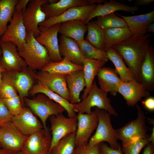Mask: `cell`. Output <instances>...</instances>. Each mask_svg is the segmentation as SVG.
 <instances>
[{
  "instance_id": "6da1fadb",
  "label": "cell",
  "mask_w": 154,
  "mask_h": 154,
  "mask_svg": "<svg viewBox=\"0 0 154 154\" xmlns=\"http://www.w3.org/2000/svg\"><path fill=\"white\" fill-rule=\"evenodd\" d=\"M151 33L143 36L132 35L112 48L122 57L138 82L140 67L150 46Z\"/></svg>"
},
{
  "instance_id": "7a4b0ae2",
  "label": "cell",
  "mask_w": 154,
  "mask_h": 154,
  "mask_svg": "<svg viewBox=\"0 0 154 154\" xmlns=\"http://www.w3.org/2000/svg\"><path fill=\"white\" fill-rule=\"evenodd\" d=\"M17 50L28 66L34 71L42 70L51 61L48 50L37 41L32 31L27 32L26 42Z\"/></svg>"
},
{
  "instance_id": "3957f363",
  "label": "cell",
  "mask_w": 154,
  "mask_h": 154,
  "mask_svg": "<svg viewBox=\"0 0 154 154\" xmlns=\"http://www.w3.org/2000/svg\"><path fill=\"white\" fill-rule=\"evenodd\" d=\"M111 100L107 93L102 90L94 81L86 98L80 103L72 104L74 111L78 113H91V108L95 107L104 110L110 115L117 116V113L110 104Z\"/></svg>"
},
{
  "instance_id": "277c9868",
  "label": "cell",
  "mask_w": 154,
  "mask_h": 154,
  "mask_svg": "<svg viewBox=\"0 0 154 154\" xmlns=\"http://www.w3.org/2000/svg\"><path fill=\"white\" fill-rule=\"evenodd\" d=\"M24 102L27 107L40 118L45 130L48 128L46 122L50 116H56L66 111L60 104L42 93L38 94L32 98L25 97Z\"/></svg>"
},
{
  "instance_id": "5b68a950",
  "label": "cell",
  "mask_w": 154,
  "mask_h": 154,
  "mask_svg": "<svg viewBox=\"0 0 154 154\" xmlns=\"http://www.w3.org/2000/svg\"><path fill=\"white\" fill-rule=\"evenodd\" d=\"M98 118V123L96 131L88 142L90 146H94L103 142L108 143L110 147L117 149L120 146L115 129L113 128L111 123L110 115L105 111L95 107Z\"/></svg>"
},
{
  "instance_id": "8992f818",
  "label": "cell",
  "mask_w": 154,
  "mask_h": 154,
  "mask_svg": "<svg viewBox=\"0 0 154 154\" xmlns=\"http://www.w3.org/2000/svg\"><path fill=\"white\" fill-rule=\"evenodd\" d=\"M2 79L9 82L15 88L24 106V98L29 96L30 91L38 81L37 73L28 66L20 71L4 72Z\"/></svg>"
},
{
  "instance_id": "52a82bcc",
  "label": "cell",
  "mask_w": 154,
  "mask_h": 154,
  "mask_svg": "<svg viewBox=\"0 0 154 154\" xmlns=\"http://www.w3.org/2000/svg\"><path fill=\"white\" fill-rule=\"evenodd\" d=\"M136 105L138 113L137 118L115 130L118 139L122 141V145L135 139H144L149 136L147 133L144 114L138 105Z\"/></svg>"
},
{
  "instance_id": "ba28073f",
  "label": "cell",
  "mask_w": 154,
  "mask_h": 154,
  "mask_svg": "<svg viewBox=\"0 0 154 154\" xmlns=\"http://www.w3.org/2000/svg\"><path fill=\"white\" fill-rule=\"evenodd\" d=\"M48 119L50 123L49 130L52 135L50 152L61 139L70 134L76 133L78 121L77 117H67L63 113L56 116H51Z\"/></svg>"
},
{
  "instance_id": "9c48e42d",
  "label": "cell",
  "mask_w": 154,
  "mask_h": 154,
  "mask_svg": "<svg viewBox=\"0 0 154 154\" xmlns=\"http://www.w3.org/2000/svg\"><path fill=\"white\" fill-rule=\"evenodd\" d=\"M23 10L15 9L9 25L0 39V42H11L17 48L26 42L27 31L23 19Z\"/></svg>"
},
{
  "instance_id": "30bf717a",
  "label": "cell",
  "mask_w": 154,
  "mask_h": 154,
  "mask_svg": "<svg viewBox=\"0 0 154 154\" xmlns=\"http://www.w3.org/2000/svg\"><path fill=\"white\" fill-rule=\"evenodd\" d=\"M61 23L57 24L48 27L39 26V35L35 38L40 44L48 50L51 61L58 62L63 58L60 54L58 34Z\"/></svg>"
},
{
  "instance_id": "8fae6325",
  "label": "cell",
  "mask_w": 154,
  "mask_h": 154,
  "mask_svg": "<svg viewBox=\"0 0 154 154\" xmlns=\"http://www.w3.org/2000/svg\"><path fill=\"white\" fill-rule=\"evenodd\" d=\"M47 0H29L28 6L23 12L24 24L27 32L32 31L35 37L39 35V25L46 19L41 6Z\"/></svg>"
},
{
  "instance_id": "7c38bea8",
  "label": "cell",
  "mask_w": 154,
  "mask_h": 154,
  "mask_svg": "<svg viewBox=\"0 0 154 154\" xmlns=\"http://www.w3.org/2000/svg\"><path fill=\"white\" fill-rule=\"evenodd\" d=\"M51 140L49 128L42 129L28 136L21 151L25 154H49Z\"/></svg>"
},
{
  "instance_id": "4fadbf2b",
  "label": "cell",
  "mask_w": 154,
  "mask_h": 154,
  "mask_svg": "<svg viewBox=\"0 0 154 154\" xmlns=\"http://www.w3.org/2000/svg\"><path fill=\"white\" fill-rule=\"evenodd\" d=\"M2 55L0 66L6 71H20L28 65L20 55L16 45L11 42H0Z\"/></svg>"
},
{
  "instance_id": "5bb4252c",
  "label": "cell",
  "mask_w": 154,
  "mask_h": 154,
  "mask_svg": "<svg viewBox=\"0 0 154 154\" xmlns=\"http://www.w3.org/2000/svg\"><path fill=\"white\" fill-rule=\"evenodd\" d=\"M28 137L21 133L12 122L0 126V148L17 152L21 151Z\"/></svg>"
},
{
  "instance_id": "9a60e30c",
  "label": "cell",
  "mask_w": 154,
  "mask_h": 154,
  "mask_svg": "<svg viewBox=\"0 0 154 154\" xmlns=\"http://www.w3.org/2000/svg\"><path fill=\"white\" fill-rule=\"evenodd\" d=\"M77 118V126L74 138L75 147L88 143L98 123V116L95 110L90 114L78 113Z\"/></svg>"
},
{
  "instance_id": "2e32d148",
  "label": "cell",
  "mask_w": 154,
  "mask_h": 154,
  "mask_svg": "<svg viewBox=\"0 0 154 154\" xmlns=\"http://www.w3.org/2000/svg\"><path fill=\"white\" fill-rule=\"evenodd\" d=\"M97 5L72 7L56 17L46 19L40 23L39 26L48 27L53 25L77 20L85 21Z\"/></svg>"
},
{
  "instance_id": "e0dca14e",
  "label": "cell",
  "mask_w": 154,
  "mask_h": 154,
  "mask_svg": "<svg viewBox=\"0 0 154 154\" xmlns=\"http://www.w3.org/2000/svg\"><path fill=\"white\" fill-rule=\"evenodd\" d=\"M38 80L50 90L70 101L66 80V75L40 70L37 73Z\"/></svg>"
},
{
  "instance_id": "ac0fdd59",
  "label": "cell",
  "mask_w": 154,
  "mask_h": 154,
  "mask_svg": "<svg viewBox=\"0 0 154 154\" xmlns=\"http://www.w3.org/2000/svg\"><path fill=\"white\" fill-rule=\"evenodd\" d=\"M11 122L21 133L27 136L43 128L41 122L27 107L20 114L13 116Z\"/></svg>"
},
{
  "instance_id": "d6986e66",
  "label": "cell",
  "mask_w": 154,
  "mask_h": 154,
  "mask_svg": "<svg viewBox=\"0 0 154 154\" xmlns=\"http://www.w3.org/2000/svg\"><path fill=\"white\" fill-rule=\"evenodd\" d=\"M138 82L149 92L154 90V49L152 45L148 47L140 65Z\"/></svg>"
},
{
  "instance_id": "ffe728a7",
  "label": "cell",
  "mask_w": 154,
  "mask_h": 154,
  "mask_svg": "<svg viewBox=\"0 0 154 154\" xmlns=\"http://www.w3.org/2000/svg\"><path fill=\"white\" fill-rule=\"evenodd\" d=\"M119 93L126 101L129 106L133 107L143 98H147L150 94L144 87L136 80L123 82L119 87Z\"/></svg>"
},
{
  "instance_id": "44dd1931",
  "label": "cell",
  "mask_w": 154,
  "mask_h": 154,
  "mask_svg": "<svg viewBox=\"0 0 154 154\" xmlns=\"http://www.w3.org/2000/svg\"><path fill=\"white\" fill-rule=\"evenodd\" d=\"M100 88L107 93L117 95L119 86L122 82L115 69L103 66L97 74Z\"/></svg>"
},
{
  "instance_id": "7402d4cb",
  "label": "cell",
  "mask_w": 154,
  "mask_h": 154,
  "mask_svg": "<svg viewBox=\"0 0 154 154\" xmlns=\"http://www.w3.org/2000/svg\"><path fill=\"white\" fill-rule=\"evenodd\" d=\"M59 50L60 55L66 57L72 63L82 66L84 58L76 42L73 39L61 35Z\"/></svg>"
},
{
  "instance_id": "603a6c76",
  "label": "cell",
  "mask_w": 154,
  "mask_h": 154,
  "mask_svg": "<svg viewBox=\"0 0 154 154\" xmlns=\"http://www.w3.org/2000/svg\"><path fill=\"white\" fill-rule=\"evenodd\" d=\"M117 15L125 20L134 36H143L147 34V25L154 21V10L147 13L132 16Z\"/></svg>"
},
{
  "instance_id": "cb8c5ba5",
  "label": "cell",
  "mask_w": 154,
  "mask_h": 154,
  "mask_svg": "<svg viewBox=\"0 0 154 154\" xmlns=\"http://www.w3.org/2000/svg\"><path fill=\"white\" fill-rule=\"evenodd\" d=\"M89 5H91L90 0H60L51 4L47 1L42 5L41 9L48 19L60 15L70 8Z\"/></svg>"
},
{
  "instance_id": "d4e9b609",
  "label": "cell",
  "mask_w": 154,
  "mask_h": 154,
  "mask_svg": "<svg viewBox=\"0 0 154 154\" xmlns=\"http://www.w3.org/2000/svg\"><path fill=\"white\" fill-rule=\"evenodd\" d=\"M39 93L44 94L62 106L67 112L68 117L74 118L77 117V115L72 107V104L69 101L53 92L44 84L38 81L30 90L29 94V95L33 97Z\"/></svg>"
},
{
  "instance_id": "484cf974",
  "label": "cell",
  "mask_w": 154,
  "mask_h": 154,
  "mask_svg": "<svg viewBox=\"0 0 154 154\" xmlns=\"http://www.w3.org/2000/svg\"><path fill=\"white\" fill-rule=\"evenodd\" d=\"M138 9L136 6H130L115 0H111L103 5L98 3L95 9L89 14L85 22L87 24L95 17L114 13L117 11L131 13L137 11Z\"/></svg>"
},
{
  "instance_id": "4316f807",
  "label": "cell",
  "mask_w": 154,
  "mask_h": 154,
  "mask_svg": "<svg viewBox=\"0 0 154 154\" xmlns=\"http://www.w3.org/2000/svg\"><path fill=\"white\" fill-rule=\"evenodd\" d=\"M66 80L69 92V102L72 104L80 103V93L86 87L83 70L66 75Z\"/></svg>"
},
{
  "instance_id": "83f0119b",
  "label": "cell",
  "mask_w": 154,
  "mask_h": 154,
  "mask_svg": "<svg viewBox=\"0 0 154 154\" xmlns=\"http://www.w3.org/2000/svg\"><path fill=\"white\" fill-rule=\"evenodd\" d=\"M106 62L102 60L84 59L82 66L86 88L80 98L81 100H84L87 97L92 86L95 77Z\"/></svg>"
},
{
  "instance_id": "f1b7e54d",
  "label": "cell",
  "mask_w": 154,
  "mask_h": 154,
  "mask_svg": "<svg viewBox=\"0 0 154 154\" xmlns=\"http://www.w3.org/2000/svg\"><path fill=\"white\" fill-rule=\"evenodd\" d=\"M87 31L85 21L77 20L61 23L58 33L77 42L84 39V35Z\"/></svg>"
},
{
  "instance_id": "f546056e",
  "label": "cell",
  "mask_w": 154,
  "mask_h": 154,
  "mask_svg": "<svg viewBox=\"0 0 154 154\" xmlns=\"http://www.w3.org/2000/svg\"><path fill=\"white\" fill-rule=\"evenodd\" d=\"M104 31L102 49L105 51L133 35L128 27L111 28Z\"/></svg>"
},
{
  "instance_id": "4dcf8cb0",
  "label": "cell",
  "mask_w": 154,
  "mask_h": 154,
  "mask_svg": "<svg viewBox=\"0 0 154 154\" xmlns=\"http://www.w3.org/2000/svg\"><path fill=\"white\" fill-rule=\"evenodd\" d=\"M105 51L109 60L115 66V70L122 82H127L135 80L132 72L127 66L121 56L116 51L110 48Z\"/></svg>"
},
{
  "instance_id": "1f68e13d",
  "label": "cell",
  "mask_w": 154,
  "mask_h": 154,
  "mask_svg": "<svg viewBox=\"0 0 154 154\" xmlns=\"http://www.w3.org/2000/svg\"><path fill=\"white\" fill-rule=\"evenodd\" d=\"M83 70V66L74 64L66 57L61 61H50L43 68L42 71L51 73L67 75Z\"/></svg>"
},
{
  "instance_id": "d6a6232c",
  "label": "cell",
  "mask_w": 154,
  "mask_h": 154,
  "mask_svg": "<svg viewBox=\"0 0 154 154\" xmlns=\"http://www.w3.org/2000/svg\"><path fill=\"white\" fill-rule=\"evenodd\" d=\"M19 0H0V39L12 18Z\"/></svg>"
},
{
  "instance_id": "836d02e7",
  "label": "cell",
  "mask_w": 154,
  "mask_h": 154,
  "mask_svg": "<svg viewBox=\"0 0 154 154\" xmlns=\"http://www.w3.org/2000/svg\"><path fill=\"white\" fill-rule=\"evenodd\" d=\"M77 42L85 59L102 60L106 62L109 60L105 51L97 48L86 40Z\"/></svg>"
},
{
  "instance_id": "e575fe53",
  "label": "cell",
  "mask_w": 154,
  "mask_h": 154,
  "mask_svg": "<svg viewBox=\"0 0 154 154\" xmlns=\"http://www.w3.org/2000/svg\"><path fill=\"white\" fill-rule=\"evenodd\" d=\"M87 34L86 40L97 48L102 50L104 31L95 22L87 24Z\"/></svg>"
},
{
  "instance_id": "d590c367",
  "label": "cell",
  "mask_w": 154,
  "mask_h": 154,
  "mask_svg": "<svg viewBox=\"0 0 154 154\" xmlns=\"http://www.w3.org/2000/svg\"><path fill=\"white\" fill-rule=\"evenodd\" d=\"M95 22L104 30L113 28L128 27L125 20L114 13L97 17Z\"/></svg>"
},
{
  "instance_id": "8d00e7d4",
  "label": "cell",
  "mask_w": 154,
  "mask_h": 154,
  "mask_svg": "<svg viewBox=\"0 0 154 154\" xmlns=\"http://www.w3.org/2000/svg\"><path fill=\"white\" fill-rule=\"evenodd\" d=\"M75 133L70 134L61 139L49 154H72L75 147Z\"/></svg>"
},
{
  "instance_id": "74e56055",
  "label": "cell",
  "mask_w": 154,
  "mask_h": 154,
  "mask_svg": "<svg viewBox=\"0 0 154 154\" xmlns=\"http://www.w3.org/2000/svg\"><path fill=\"white\" fill-rule=\"evenodd\" d=\"M150 142L149 137L135 139L122 145L121 151L123 154H139L142 149Z\"/></svg>"
},
{
  "instance_id": "f35d334b",
  "label": "cell",
  "mask_w": 154,
  "mask_h": 154,
  "mask_svg": "<svg viewBox=\"0 0 154 154\" xmlns=\"http://www.w3.org/2000/svg\"><path fill=\"white\" fill-rule=\"evenodd\" d=\"M2 100L13 116H16L20 114L25 107L19 95L12 99Z\"/></svg>"
},
{
  "instance_id": "ab89813d",
  "label": "cell",
  "mask_w": 154,
  "mask_h": 154,
  "mask_svg": "<svg viewBox=\"0 0 154 154\" xmlns=\"http://www.w3.org/2000/svg\"><path fill=\"white\" fill-rule=\"evenodd\" d=\"M18 96V93L13 86L7 80L2 79L0 84V98L10 99Z\"/></svg>"
},
{
  "instance_id": "60d3db41",
  "label": "cell",
  "mask_w": 154,
  "mask_h": 154,
  "mask_svg": "<svg viewBox=\"0 0 154 154\" xmlns=\"http://www.w3.org/2000/svg\"><path fill=\"white\" fill-rule=\"evenodd\" d=\"M100 144L92 146L88 143L76 146L72 154H100Z\"/></svg>"
},
{
  "instance_id": "b9f144b4",
  "label": "cell",
  "mask_w": 154,
  "mask_h": 154,
  "mask_svg": "<svg viewBox=\"0 0 154 154\" xmlns=\"http://www.w3.org/2000/svg\"><path fill=\"white\" fill-rule=\"evenodd\" d=\"M13 117L0 98V126L11 122Z\"/></svg>"
},
{
  "instance_id": "7bdbcfd3",
  "label": "cell",
  "mask_w": 154,
  "mask_h": 154,
  "mask_svg": "<svg viewBox=\"0 0 154 154\" xmlns=\"http://www.w3.org/2000/svg\"><path fill=\"white\" fill-rule=\"evenodd\" d=\"M99 151L100 154H123L121 147L114 149L103 142L100 144Z\"/></svg>"
},
{
  "instance_id": "ee69618b",
  "label": "cell",
  "mask_w": 154,
  "mask_h": 154,
  "mask_svg": "<svg viewBox=\"0 0 154 154\" xmlns=\"http://www.w3.org/2000/svg\"><path fill=\"white\" fill-rule=\"evenodd\" d=\"M142 103L144 108L151 111L154 110V98L153 96H149L142 101Z\"/></svg>"
},
{
  "instance_id": "f6af8a7d",
  "label": "cell",
  "mask_w": 154,
  "mask_h": 154,
  "mask_svg": "<svg viewBox=\"0 0 154 154\" xmlns=\"http://www.w3.org/2000/svg\"><path fill=\"white\" fill-rule=\"evenodd\" d=\"M143 154H154V145L151 142L149 143L145 148Z\"/></svg>"
},
{
  "instance_id": "bcb514c9",
  "label": "cell",
  "mask_w": 154,
  "mask_h": 154,
  "mask_svg": "<svg viewBox=\"0 0 154 154\" xmlns=\"http://www.w3.org/2000/svg\"><path fill=\"white\" fill-rule=\"evenodd\" d=\"M154 1V0H137L136 2L137 5L142 6L148 5Z\"/></svg>"
},
{
  "instance_id": "7dc6e473",
  "label": "cell",
  "mask_w": 154,
  "mask_h": 154,
  "mask_svg": "<svg viewBox=\"0 0 154 154\" xmlns=\"http://www.w3.org/2000/svg\"><path fill=\"white\" fill-rule=\"evenodd\" d=\"M147 32L154 33V23H152L148 24L147 27Z\"/></svg>"
},
{
  "instance_id": "c3c4849f",
  "label": "cell",
  "mask_w": 154,
  "mask_h": 154,
  "mask_svg": "<svg viewBox=\"0 0 154 154\" xmlns=\"http://www.w3.org/2000/svg\"><path fill=\"white\" fill-rule=\"evenodd\" d=\"M16 152L10 150L0 148V154H16Z\"/></svg>"
},
{
  "instance_id": "681fc988",
  "label": "cell",
  "mask_w": 154,
  "mask_h": 154,
  "mask_svg": "<svg viewBox=\"0 0 154 154\" xmlns=\"http://www.w3.org/2000/svg\"><path fill=\"white\" fill-rule=\"evenodd\" d=\"M2 55V50L1 47L0 46V57ZM6 71L3 68L0 66V84L2 80V73Z\"/></svg>"
},
{
  "instance_id": "f907efd6",
  "label": "cell",
  "mask_w": 154,
  "mask_h": 154,
  "mask_svg": "<svg viewBox=\"0 0 154 154\" xmlns=\"http://www.w3.org/2000/svg\"><path fill=\"white\" fill-rule=\"evenodd\" d=\"M58 0H48V3L50 4L55 3L57 2Z\"/></svg>"
},
{
  "instance_id": "816d5d0a",
  "label": "cell",
  "mask_w": 154,
  "mask_h": 154,
  "mask_svg": "<svg viewBox=\"0 0 154 154\" xmlns=\"http://www.w3.org/2000/svg\"><path fill=\"white\" fill-rule=\"evenodd\" d=\"M16 154H25L22 151H19L17 153H16Z\"/></svg>"
}]
</instances>
